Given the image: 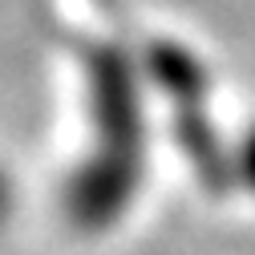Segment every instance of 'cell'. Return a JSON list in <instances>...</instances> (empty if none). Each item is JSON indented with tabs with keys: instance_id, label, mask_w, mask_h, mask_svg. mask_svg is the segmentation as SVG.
Wrapping results in <instances>:
<instances>
[{
	"instance_id": "obj_1",
	"label": "cell",
	"mask_w": 255,
	"mask_h": 255,
	"mask_svg": "<svg viewBox=\"0 0 255 255\" xmlns=\"http://www.w3.org/2000/svg\"><path fill=\"white\" fill-rule=\"evenodd\" d=\"M8 207V186H4V178H0V211Z\"/></svg>"
},
{
	"instance_id": "obj_2",
	"label": "cell",
	"mask_w": 255,
	"mask_h": 255,
	"mask_svg": "<svg viewBox=\"0 0 255 255\" xmlns=\"http://www.w3.org/2000/svg\"><path fill=\"white\" fill-rule=\"evenodd\" d=\"M251 178H255V162H251Z\"/></svg>"
}]
</instances>
